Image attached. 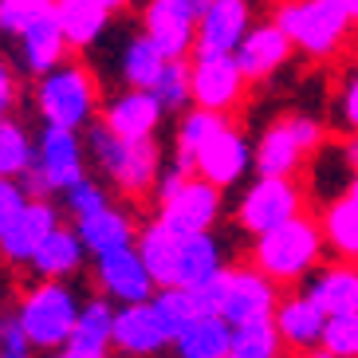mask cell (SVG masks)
I'll return each mask as SVG.
<instances>
[{"label": "cell", "instance_id": "6da1fadb", "mask_svg": "<svg viewBox=\"0 0 358 358\" xmlns=\"http://www.w3.org/2000/svg\"><path fill=\"white\" fill-rule=\"evenodd\" d=\"M87 154H91V166L127 197L154 193V185H158L162 150L154 138H122L99 118L87 127Z\"/></svg>", "mask_w": 358, "mask_h": 358}, {"label": "cell", "instance_id": "7a4b0ae2", "mask_svg": "<svg viewBox=\"0 0 358 358\" xmlns=\"http://www.w3.org/2000/svg\"><path fill=\"white\" fill-rule=\"evenodd\" d=\"M252 264L260 272H268L275 284H303L307 275L319 268L327 248L323 224L311 221L307 213L292 217V221L275 224V229L252 236Z\"/></svg>", "mask_w": 358, "mask_h": 358}, {"label": "cell", "instance_id": "3957f363", "mask_svg": "<svg viewBox=\"0 0 358 358\" xmlns=\"http://www.w3.org/2000/svg\"><path fill=\"white\" fill-rule=\"evenodd\" d=\"M193 292H197L201 311L224 315L232 327L272 319L275 307H280V284L268 272H260L256 264H232V268L217 272L209 284L193 287Z\"/></svg>", "mask_w": 358, "mask_h": 358}, {"label": "cell", "instance_id": "277c9868", "mask_svg": "<svg viewBox=\"0 0 358 358\" xmlns=\"http://www.w3.org/2000/svg\"><path fill=\"white\" fill-rule=\"evenodd\" d=\"M36 115L48 127L87 130L99 110V79L87 64H59L36 79Z\"/></svg>", "mask_w": 358, "mask_h": 358}, {"label": "cell", "instance_id": "5b68a950", "mask_svg": "<svg viewBox=\"0 0 358 358\" xmlns=\"http://www.w3.org/2000/svg\"><path fill=\"white\" fill-rule=\"evenodd\" d=\"M79 311H83V299L67 280H40L36 287L20 295V303L12 315L20 319L24 335L32 343V350H59L71 338L75 323H79Z\"/></svg>", "mask_w": 358, "mask_h": 358}, {"label": "cell", "instance_id": "8992f818", "mask_svg": "<svg viewBox=\"0 0 358 358\" xmlns=\"http://www.w3.org/2000/svg\"><path fill=\"white\" fill-rule=\"evenodd\" d=\"M87 134L67 127H48L36 134V166L24 178L32 197H52V193L71 189L79 178H87Z\"/></svg>", "mask_w": 358, "mask_h": 358}, {"label": "cell", "instance_id": "52a82bcc", "mask_svg": "<svg viewBox=\"0 0 358 358\" xmlns=\"http://www.w3.org/2000/svg\"><path fill=\"white\" fill-rule=\"evenodd\" d=\"M275 24L287 32L295 52L311 55V59H327L343 48L350 16L335 0H284L275 8Z\"/></svg>", "mask_w": 358, "mask_h": 358}, {"label": "cell", "instance_id": "ba28073f", "mask_svg": "<svg viewBox=\"0 0 358 358\" xmlns=\"http://www.w3.org/2000/svg\"><path fill=\"white\" fill-rule=\"evenodd\" d=\"M323 122L307 115H287L280 122L260 134L256 142V173H280V178H292L295 169L307 162V154H315L323 146Z\"/></svg>", "mask_w": 358, "mask_h": 358}, {"label": "cell", "instance_id": "9c48e42d", "mask_svg": "<svg viewBox=\"0 0 358 358\" xmlns=\"http://www.w3.org/2000/svg\"><path fill=\"white\" fill-rule=\"evenodd\" d=\"M303 201H307V193L299 181L280 178V173H256V181L244 189L241 205H236V224L248 236H260V232L299 217Z\"/></svg>", "mask_w": 358, "mask_h": 358}, {"label": "cell", "instance_id": "30bf717a", "mask_svg": "<svg viewBox=\"0 0 358 358\" xmlns=\"http://www.w3.org/2000/svg\"><path fill=\"white\" fill-rule=\"evenodd\" d=\"M224 213V189L189 173L166 201H158V221L173 232H209Z\"/></svg>", "mask_w": 358, "mask_h": 358}, {"label": "cell", "instance_id": "8fae6325", "mask_svg": "<svg viewBox=\"0 0 358 358\" xmlns=\"http://www.w3.org/2000/svg\"><path fill=\"white\" fill-rule=\"evenodd\" d=\"M201 8L193 0H146L142 4V32L158 43L169 59H189L197 48Z\"/></svg>", "mask_w": 358, "mask_h": 358}, {"label": "cell", "instance_id": "7c38bea8", "mask_svg": "<svg viewBox=\"0 0 358 358\" xmlns=\"http://www.w3.org/2000/svg\"><path fill=\"white\" fill-rule=\"evenodd\" d=\"M95 284L115 303H142V299H154L158 295V280L150 272V264L142 260L138 244H127L118 252L95 256Z\"/></svg>", "mask_w": 358, "mask_h": 358}, {"label": "cell", "instance_id": "4fadbf2b", "mask_svg": "<svg viewBox=\"0 0 358 358\" xmlns=\"http://www.w3.org/2000/svg\"><path fill=\"white\" fill-rule=\"evenodd\" d=\"M193 106L229 115L232 106L244 103L248 75L236 64V55H193Z\"/></svg>", "mask_w": 358, "mask_h": 358}, {"label": "cell", "instance_id": "5bb4252c", "mask_svg": "<svg viewBox=\"0 0 358 358\" xmlns=\"http://www.w3.org/2000/svg\"><path fill=\"white\" fill-rule=\"evenodd\" d=\"M173 347V331L154 299L142 303H118L115 311V350L127 358H150Z\"/></svg>", "mask_w": 358, "mask_h": 358}, {"label": "cell", "instance_id": "9a60e30c", "mask_svg": "<svg viewBox=\"0 0 358 358\" xmlns=\"http://www.w3.org/2000/svg\"><path fill=\"white\" fill-rule=\"evenodd\" d=\"M205 181L221 185V189H232L248 178V169H256V146H248V138L236 127L224 122L217 134L197 150V166H193Z\"/></svg>", "mask_w": 358, "mask_h": 358}, {"label": "cell", "instance_id": "2e32d148", "mask_svg": "<svg viewBox=\"0 0 358 358\" xmlns=\"http://www.w3.org/2000/svg\"><path fill=\"white\" fill-rule=\"evenodd\" d=\"M252 28V0H209L197 24L193 55H232Z\"/></svg>", "mask_w": 358, "mask_h": 358}, {"label": "cell", "instance_id": "e0dca14e", "mask_svg": "<svg viewBox=\"0 0 358 358\" xmlns=\"http://www.w3.org/2000/svg\"><path fill=\"white\" fill-rule=\"evenodd\" d=\"M115 299H106L103 292L83 299L79 323H75L71 338L48 358H110L115 350Z\"/></svg>", "mask_w": 358, "mask_h": 358}, {"label": "cell", "instance_id": "ac0fdd59", "mask_svg": "<svg viewBox=\"0 0 358 358\" xmlns=\"http://www.w3.org/2000/svg\"><path fill=\"white\" fill-rule=\"evenodd\" d=\"M55 229H59V209L52 205V197H32L20 209V217L8 224V232L0 236V256L8 264H32L40 244Z\"/></svg>", "mask_w": 358, "mask_h": 358}, {"label": "cell", "instance_id": "d6986e66", "mask_svg": "<svg viewBox=\"0 0 358 358\" xmlns=\"http://www.w3.org/2000/svg\"><path fill=\"white\" fill-rule=\"evenodd\" d=\"M292 52H295V43L287 40V32L275 20H268V24H252L248 36L241 40V48L232 55H236V64L244 67L248 83H264V79H272V75L292 59Z\"/></svg>", "mask_w": 358, "mask_h": 358}, {"label": "cell", "instance_id": "ffe728a7", "mask_svg": "<svg viewBox=\"0 0 358 358\" xmlns=\"http://www.w3.org/2000/svg\"><path fill=\"white\" fill-rule=\"evenodd\" d=\"M8 43H16V59H20V71L36 75L40 79L43 71H52V67L64 64V55H67V36L64 28H59V16L52 12H43V16H36L28 28H24L20 36H12Z\"/></svg>", "mask_w": 358, "mask_h": 358}, {"label": "cell", "instance_id": "44dd1931", "mask_svg": "<svg viewBox=\"0 0 358 358\" xmlns=\"http://www.w3.org/2000/svg\"><path fill=\"white\" fill-rule=\"evenodd\" d=\"M162 118H166V106L146 87H122L103 110V122L122 138H154Z\"/></svg>", "mask_w": 358, "mask_h": 358}, {"label": "cell", "instance_id": "7402d4cb", "mask_svg": "<svg viewBox=\"0 0 358 358\" xmlns=\"http://www.w3.org/2000/svg\"><path fill=\"white\" fill-rule=\"evenodd\" d=\"M275 331H280V338H284V347L299 350V355H307V350L323 347V331H327V307L315 303L307 292L299 295H287V299H280V307H275Z\"/></svg>", "mask_w": 358, "mask_h": 358}, {"label": "cell", "instance_id": "603a6c76", "mask_svg": "<svg viewBox=\"0 0 358 358\" xmlns=\"http://www.w3.org/2000/svg\"><path fill=\"white\" fill-rule=\"evenodd\" d=\"M224 244L217 241V232H181V248H178V272L173 284L178 287H201L209 284L217 272H224Z\"/></svg>", "mask_w": 358, "mask_h": 358}, {"label": "cell", "instance_id": "cb8c5ba5", "mask_svg": "<svg viewBox=\"0 0 358 358\" xmlns=\"http://www.w3.org/2000/svg\"><path fill=\"white\" fill-rule=\"evenodd\" d=\"M87 244L83 236H79V229H67V224H59V229L48 236V241L40 244V252L32 256V275L36 280H71V275L83 272V260H87Z\"/></svg>", "mask_w": 358, "mask_h": 358}, {"label": "cell", "instance_id": "d4e9b609", "mask_svg": "<svg viewBox=\"0 0 358 358\" xmlns=\"http://www.w3.org/2000/svg\"><path fill=\"white\" fill-rule=\"evenodd\" d=\"M303 292L327 307V315L338 311H358V268L350 260L319 264L315 272L303 280Z\"/></svg>", "mask_w": 358, "mask_h": 358}, {"label": "cell", "instance_id": "484cf974", "mask_svg": "<svg viewBox=\"0 0 358 358\" xmlns=\"http://www.w3.org/2000/svg\"><path fill=\"white\" fill-rule=\"evenodd\" d=\"M55 16H59V28L71 43V52H91L106 36L115 12L103 0H55Z\"/></svg>", "mask_w": 358, "mask_h": 358}, {"label": "cell", "instance_id": "4316f807", "mask_svg": "<svg viewBox=\"0 0 358 358\" xmlns=\"http://www.w3.org/2000/svg\"><path fill=\"white\" fill-rule=\"evenodd\" d=\"M229 350H232V323L224 315H213V311H201L173 338L178 358H229Z\"/></svg>", "mask_w": 358, "mask_h": 358}, {"label": "cell", "instance_id": "83f0119b", "mask_svg": "<svg viewBox=\"0 0 358 358\" xmlns=\"http://www.w3.org/2000/svg\"><path fill=\"white\" fill-rule=\"evenodd\" d=\"M75 229H79V236H83L91 256H106V252H118V248L134 244V221L118 205H106V209L91 213L83 221H75Z\"/></svg>", "mask_w": 358, "mask_h": 358}, {"label": "cell", "instance_id": "f1b7e54d", "mask_svg": "<svg viewBox=\"0 0 358 358\" xmlns=\"http://www.w3.org/2000/svg\"><path fill=\"white\" fill-rule=\"evenodd\" d=\"M166 64H169V55L162 52V48L150 40L146 32L130 36V40L122 43L118 59H115L122 87H146V91L158 83V75H162V67H166Z\"/></svg>", "mask_w": 358, "mask_h": 358}, {"label": "cell", "instance_id": "f546056e", "mask_svg": "<svg viewBox=\"0 0 358 358\" xmlns=\"http://www.w3.org/2000/svg\"><path fill=\"white\" fill-rule=\"evenodd\" d=\"M319 224H323L327 248H331L338 260L358 264V197L355 193H343V197L327 201Z\"/></svg>", "mask_w": 358, "mask_h": 358}, {"label": "cell", "instance_id": "4dcf8cb0", "mask_svg": "<svg viewBox=\"0 0 358 358\" xmlns=\"http://www.w3.org/2000/svg\"><path fill=\"white\" fill-rule=\"evenodd\" d=\"M229 118L217 115V110H205V106H189L185 115H181L178 122V138H173V162H178L181 169H189V173H197V150L209 142L217 130L224 127Z\"/></svg>", "mask_w": 358, "mask_h": 358}, {"label": "cell", "instance_id": "1f68e13d", "mask_svg": "<svg viewBox=\"0 0 358 358\" xmlns=\"http://www.w3.org/2000/svg\"><path fill=\"white\" fill-rule=\"evenodd\" d=\"M36 166V138L24 122L4 118L0 122V178H28Z\"/></svg>", "mask_w": 358, "mask_h": 358}, {"label": "cell", "instance_id": "d6a6232c", "mask_svg": "<svg viewBox=\"0 0 358 358\" xmlns=\"http://www.w3.org/2000/svg\"><path fill=\"white\" fill-rule=\"evenodd\" d=\"M284 338L275 331V319H256V323L232 327V350L229 358H280Z\"/></svg>", "mask_w": 358, "mask_h": 358}, {"label": "cell", "instance_id": "836d02e7", "mask_svg": "<svg viewBox=\"0 0 358 358\" xmlns=\"http://www.w3.org/2000/svg\"><path fill=\"white\" fill-rule=\"evenodd\" d=\"M158 103L166 106V115H185V106H193V67L189 59H169L162 67L158 83L150 87Z\"/></svg>", "mask_w": 358, "mask_h": 358}, {"label": "cell", "instance_id": "e575fe53", "mask_svg": "<svg viewBox=\"0 0 358 358\" xmlns=\"http://www.w3.org/2000/svg\"><path fill=\"white\" fill-rule=\"evenodd\" d=\"M154 303H158V311L166 315L173 338H178V331H185V327H189L193 319L201 315V303H197V292H193V287H178V284L158 287Z\"/></svg>", "mask_w": 358, "mask_h": 358}, {"label": "cell", "instance_id": "d590c367", "mask_svg": "<svg viewBox=\"0 0 358 358\" xmlns=\"http://www.w3.org/2000/svg\"><path fill=\"white\" fill-rule=\"evenodd\" d=\"M59 197H64V209H67L71 221H83V217H91V213H99V209L110 205L106 185H103V181H95V178H79L71 189H64Z\"/></svg>", "mask_w": 358, "mask_h": 358}, {"label": "cell", "instance_id": "8d00e7d4", "mask_svg": "<svg viewBox=\"0 0 358 358\" xmlns=\"http://www.w3.org/2000/svg\"><path fill=\"white\" fill-rule=\"evenodd\" d=\"M323 347L335 358H358V311H338L327 319Z\"/></svg>", "mask_w": 358, "mask_h": 358}, {"label": "cell", "instance_id": "74e56055", "mask_svg": "<svg viewBox=\"0 0 358 358\" xmlns=\"http://www.w3.org/2000/svg\"><path fill=\"white\" fill-rule=\"evenodd\" d=\"M52 8H55V0H0V36L4 40L20 36L36 16H43Z\"/></svg>", "mask_w": 358, "mask_h": 358}, {"label": "cell", "instance_id": "f35d334b", "mask_svg": "<svg viewBox=\"0 0 358 358\" xmlns=\"http://www.w3.org/2000/svg\"><path fill=\"white\" fill-rule=\"evenodd\" d=\"M32 201L24 178H0V236L8 232V224L20 217V209Z\"/></svg>", "mask_w": 358, "mask_h": 358}, {"label": "cell", "instance_id": "ab89813d", "mask_svg": "<svg viewBox=\"0 0 358 358\" xmlns=\"http://www.w3.org/2000/svg\"><path fill=\"white\" fill-rule=\"evenodd\" d=\"M338 118L347 130H358V67H350V75L343 79L338 91Z\"/></svg>", "mask_w": 358, "mask_h": 358}, {"label": "cell", "instance_id": "60d3db41", "mask_svg": "<svg viewBox=\"0 0 358 358\" xmlns=\"http://www.w3.org/2000/svg\"><path fill=\"white\" fill-rule=\"evenodd\" d=\"M16 103H20V79H16V71H12L8 59L0 55V122L12 118Z\"/></svg>", "mask_w": 358, "mask_h": 358}, {"label": "cell", "instance_id": "b9f144b4", "mask_svg": "<svg viewBox=\"0 0 358 358\" xmlns=\"http://www.w3.org/2000/svg\"><path fill=\"white\" fill-rule=\"evenodd\" d=\"M4 350H16V355H28L32 350V343H28V335H24V327L16 315L4 319Z\"/></svg>", "mask_w": 358, "mask_h": 358}, {"label": "cell", "instance_id": "7bdbcfd3", "mask_svg": "<svg viewBox=\"0 0 358 358\" xmlns=\"http://www.w3.org/2000/svg\"><path fill=\"white\" fill-rule=\"evenodd\" d=\"M343 154H347V162L355 166V173H358V130H347V138H343Z\"/></svg>", "mask_w": 358, "mask_h": 358}, {"label": "cell", "instance_id": "ee69618b", "mask_svg": "<svg viewBox=\"0 0 358 358\" xmlns=\"http://www.w3.org/2000/svg\"><path fill=\"white\" fill-rule=\"evenodd\" d=\"M335 4L350 16V24H358V0H335Z\"/></svg>", "mask_w": 358, "mask_h": 358}, {"label": "cell", "instance_id": "f6af8a7d", "mask_svg": "<svg viewBox=\"0 0 358 358\" xmlns=\"http://www.w3.org/2000/svg\"><path fill=\"white\" fill-rule=\"evenodd\" d=\"M106 8L110 12H122V8H130V4H134V0H103Z\"/></svg>", "mask_w": 358, "mask_h": 358}, {"label": "cell", "instance_id": "bcb514c9", "mask_svg": "<svg viewBox=\"0 0 358 358\" xmlns=\"http://www.w3.org/2000/svg\"><path fill=\"white\" fill-rule=\"evenodd\" d=\"M303 358H335V355H331V350H327V347H315V350H307Z\"/></svg>", "mask_w": 358, "mask_h": 358}, {"label": "cell", "instance_id": "7dc6e473", "mask_svg": "<svg viewBox=\"0 0 358 358\" xmlns=\"http://www.w3.org/2000/svg\"><path fill=\"white\" fill-rule=\"evenodd\" d=\"M0 358H32V350H28V355H16V350H0Z\"/></svg>", "mask_w": 358, "mask_h": 358}, {"label": "cell", "instance_id": "c3c4849f", "mask_svg": "<svg viewBox=\"0 0 358 358\" xmlns=\"http://www.w3.org/2000/svg\"><path fill=\"white\" fill-rule=\"evenodd\" d=\"M350 193H355V197H358V173H355V181H350Z\"/></svg>", "mask_w": 358, "mask_h": 358}, {"label": "cell", "instance_id": "681fc988", "mask_svg": "<svg viewBox=\"0 0 358 358\" xmlns=\"http://www.w3.org/2000/svg\"><path fill=\"white\" fill-rule=\"evenodd\" d=\"M0 350H4V319H0Z\"/></svg>", "mask_w": 358, "mask_h": 358}]
</instances>
